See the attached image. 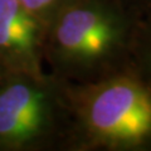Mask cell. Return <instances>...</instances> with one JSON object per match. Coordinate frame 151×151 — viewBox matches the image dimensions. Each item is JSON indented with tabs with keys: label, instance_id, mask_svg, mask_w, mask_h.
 Segmentation results:
<instances>
[{
	"label": "cell",
	"instance_id": "6da1fadb",
	"mask_svg": "<svg viewBox=\"0 0 151 151\" xmlns=\"http://www.w3.org/2000/svg\"><path fill=\"white\" fill-rule=\"evenodd\" d=\"M137 22L121 0H65L47 25L44 50L62 77L97 81L131 65Z\"/></svg>",
	"mask_w": 151,
	"mask_h": 151
},
{
	"label": "cell",
	"instance_id": "8992f818",
	"mask_svg": "<svg viewBox=\"0 0 151 151\" xmlns=\"http://www.w3.org/2000/svg\"><path fill=\"white\" fill-rule=\"evenodd\" d=\"M32 15L47 27L65 0H18Z\"/></svg>",
	"mask_w": 151,
	"mask_h": 151
},
{
	"label": "cell",
	"instance_id": "5b68a950",
	"mask_svg": "<svg viewBox=\"0 0 151 151\" xmlns=\"http://www.w3.org/2000/svg\"><path fill=\"white\" fill-rule=\"evenodd\" d=\"M131 67L151 83V15L137 22L131 48Z\"/></svg>",
	"mask_w": 151,
	"mask_h": 151
},
{
	"label": "cell",
	"instance_id": "277c9868",
	"mask_svg": "<svg viewBox=\"0 0 151 151\" xmlns=\"http://www.w3.org/2000/svg\"><path fill=\"white\" fill-rule=\"evenodd\" d=\"M47 27L18 0H0V54L18 72H40Z\"/></svg>",
	"mask_w": 151,
	"mask_h": 151
},
{
	"label": "cell",
	"instance_id": "3957f363",
	"mask_svg": "<svg viewBox=\"0 0 151 151\" xmlns=\"http://www.w3.org/2000/svg\"><path fill=\"white\" fill-rule=\"evenodd\" d=\"M62 121L70 124L65 82L40 72H19L0 88V146L37 147L55 136ZM70 137V136H69Z\"/></svg>",
	"mask_w": 151,
	"mask_h": 151
},
{
	"label": "cell",
	"instance_id": "52a82bcc",
	"mask_svg": "<svg viewBox=\"0 0 151 151\" xmlns=\"http://www.w3.org/2000/svg\"><path fill=\"white\" fill-rule=\"evenodd\" d=\"M139 19L151 15V0H121Z\"/></svg>",
	"mask_w": 151,
	"mask_h": 151
},
{
	"label": "cell",
	"instance_id": "7a4b0ae2",
	"mask_svg": "<svg viewBox=\"0 0 151 151\" xmlns=\"http://www.w3.org/2000/svg\"><path fill=\"white\" fill-rule=\"evenodd\" d=\"M69 145L83 151H151V83L129 65L93 82L65 83Z\"/></svg>",
	"mask_w": 151,
	"mask_h": 151
}]
</instances>
